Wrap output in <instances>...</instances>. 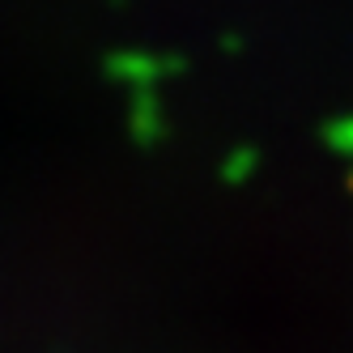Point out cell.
I'll return each mask as SVG.
<instances>
[{"label":"cell","mask_w":353,"mask_h":353,"mask_svg":"<svg viewBox=\"0 0 353 353\" xmlns=\"http://www.w3.org/2000/svg\"><path fill=\"white\" fill-rule=\"evenodd\" d=\"M319 137H323V145L332 149V154H341V158H349V162H353V115H336V119H327L323 128H319Z\"/></svg>","instance_id":"obj_4"},{"label":"cell","mask_w":353,"mask_h":353,"mask_svg":"<svg viewBox=\"0 0 353 353\" xmlns=\"http://www.w3.org/2000/svg\"><path fill=\"white\" fill-rule=\"evenodd\" d=\"M217 47H221V52H243V39H239V34H221Z\"/></svg>","instance_id":"obj_5"},{"label":"cell","mask_w":353,"mask_h":353,"mask_svg":"<svg viewBox=\"0 0 353 353\" xmlns=\"http://www.w3.org/2000/svg\"><path fill=\"white\" fill-rule=\"evenodd\" d=\"M183 68H188L183 56H154V52H137V47H115L103 60L107 77L128 85V90H154L166 77H179Z\"/></svg>","instance_id":"obj_1"},{"label":"cell","mask_w":353,"mask_h":353,"mask_svg":"<svg viewBox=\"0 0 353 353\" xmlns=\"http://www.w3.org/2000/svg\"><path fill=\"white\" fill-rule=\"evenodd\" d=\"M256 170H260V149H256V145H234L230 154L221 158L217 179H221V183H230V188H239V183H247Z\"/></svg>","instance_id":"obj_3"},{"label":"cell","mask_w":353,"mask_h":353,"mask_svg":"<svg viewBox=\"0 0 353 353\" xmlns=\"http://www.w3.org/2000/svg\"><path fill=\"white\" fill-rule=\"evenodd\" d=\"M349 192H353V170H349Z\"/></svg>","instance_id":"obj_6"},{"label":"cell","mask_w":353,"mask_h":353,"mask_svg":"<svg viewBox=\"0 0 353 353\" xmlns=\"http://www.w3.org/2000/svg\"><path fill=\"white\" fill-rule=\"evenodd\" d=\"M128 132L141 149L166 141V115L154 90H132V107H128Z\"/></svg>","instance_id":"obj_2"}]
</instances>
